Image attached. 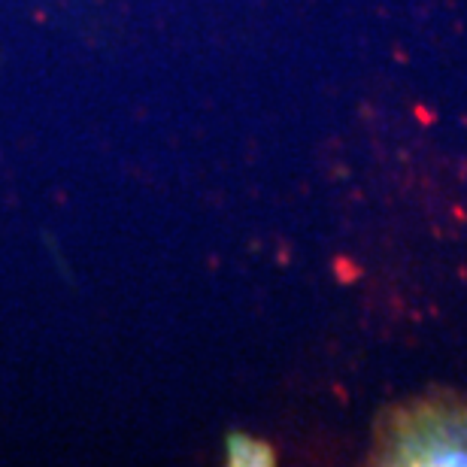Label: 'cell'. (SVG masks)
I'll list each match as a JSON object with an SVG mask.
<instances>
[{"instance_id": "6da1fadb", "label": "cell", "mask_w": 467, "mask_h": 467, "mask_svg": "<svg viewBox=\"0 0 467 467\" xmlns=\"http://www.w3.org/2000/svg\"><path fill=\"white\" fill-rule=\"evenodd\" d=\"M377 462L467 464V400L443 391L389 410L377 431Z\"/></svg>"}]
</instances>
